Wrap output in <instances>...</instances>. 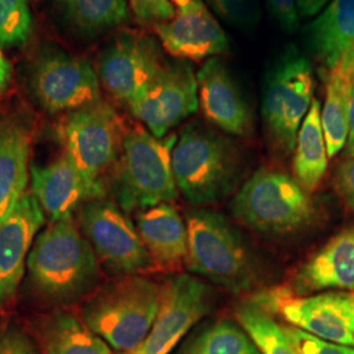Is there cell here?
<instances>
[{"label":"cell","instance_id":"836d02e7","mask_svg":"<svg viewBox=\"0 0 354 354\" xmlns=\"http://www.w3.org/2000/svg\"><path fill=\"white\" fill-rule=\"evenodd\" d=\"M0 354H37L23 330L15 327L0 329Z\"/></svg>","mask_w":354,"mask_h":354},{"label":"cell","instance_id":"d6a6232c","mask_svg":"<svg viewBox=\"0 0 354 354\" xmlns=\"http://www.w3.org/2000/svg\"><path fill=\"white\" fill-rule=\"evenodd\" d=\"M268 11L281 29L292 33L298 28V11L295 0H266Z\"/></svg>","mask_w":354,"mask_h":354},{"label":"cell","instance_id":"603a6c76","mask_svg":"<svg viewBox=\"0 0 354 354\" xmlns=\"http://www.w3.org/2000/svg\"><path fill=\"white\" fill-rule=\"evenodd\" d=\"M64 26L83 38H93L125 24L130 0H53Z\"/></svg>","mask_w":354,"mask_h":354},{"label":"cell","instance_id":"ffe728a7","mask_svg":"<svg viewBox=\"0 0 354 354\" xmlns=\"http://www.w3.org/2000/svg\"><path fill=\"white\" fill-rule=\"evenodd\" d=\"M354 291V228L344 230L299 268L292 291Z\"/></svg>","mask_w":354,"mask_h":354},{"label":"cell","instance_id":"4fadbf2b","mask_svg":"<svg viewBox=\"0 0 354 354\" xmlns=\"http://www.w3.org/2000/svg\"><path fill=\"white\" fill-rule=\"evenodd\" d=\"M253 304L269 313H277L292 327L320 340L354 346V333L346 311V292L307 297L281 288L257 295Z\"/></svg>","mask_w":354,"mask_h":354},{"label":"cell","instance_id":"ba28073f","mask_svg":"<svg viewBox=\"0 0 354 354\" xmlns=\"http://www.w3.org/2000/svg\"><path fill=\"white\" fill-rule=\"evenodd\" d=\"M125 134L120 115L102 99L68 112L61 127L64 153L86 176L102 184L120 158Z\"/></svg>","mask_w":354,"mask_h":354},{"label":"cell","instance_id":"1f68e13d","mask_svg":"<svg viewBox=\"0 0 354 354\" xmlns=\"http://www.w3.org/2000/svg\"><path fill=\"white\" fill-rule=\"evenodd\" d=\"M130 8L143 24H159L175 16L171 0H130Z\"/></svg>","mask_w":354,"mask_h":354},{"label":"cell","instance_id":"d590c367","mask_svg":"<svg viewBox=\"0 0 354 354\" xmlns=\"http://www.w3.org/2000/svg\"><path fill=\"white\" fill-rule=\"evenodd\" d=\"M3 50L4 49L0 45V95H4L8 91L13 80L12 64Z\"/></svg>","mask_w":354,"mask_h":354},{"label":"cell","instance_id":"8d00e7d4","mask_svg":"<svg viewBox=\"0 0 354 354\" xmlns=\"http://www.w3.org/2000/svg\"><path fill=\"white\" fill-rule=\"evenodd\" d=\"M330 0H295L298 15L304 19L313 17L320 12Z\"/></svg>","mask_w":354,"mask_h":354},{"label":"cell","instance_id":"7402d4cb","mask_svg":"<svg viewBox=\"0 0 354 354\" xmlns=\"http://www.w3.org/2000/svg\"><path fill=\"white\" fill-rule=\"evenodd\" d=\"M32 130L20 117L0 121V223L26 193Z\"/></svg>","mask_w":354,"mask_h":354},{"label":"cell","instance_id":"9c48e42d","mask_svg":"<svg viewBox=\"0 0 354 354\" xmlns=\"http://www.w3.org/2000/svg\"><path fill=\"white\" fill-rule=\"evenodd\" d=\"M77 221L99 261L109 272L129 276L155 268L138 230L117 203L104 198L83 203Z\"/></svg>","mask_w":354,"mask_h":354},{"label":"cell","instance_id":"2e32d148","mask_svg":"<svg viewBox=\"0 0 354 354\" xmlns=\"http://www.w3.org/2000/svg\"><path fill=\"white\" fill-rule=\"evenodd\" d=\"M30 181L32 193L50 222L105 194L104 184L86 176L66 153L49 165H30Z\"/></svg>","mask_w":354,"mask_h":354},{"label":"cell","instance_id":"4316f807","mask_svg":"<svg viewBox=\"0 0 354 354\" xmlns=\"http://www.w3.org/2000/svg\"><path fill=\"white\" fill-rule=\"evenodd\" d=\"M236 317L263 354H299L286 328H282L260 306L241 304Z\"/></svg>","mask_w":354,"mask_h":354},{"label":"cell","instance_id":"8fae6325","mask_svg":"<svg viewBox=\"0 0 354 354\" xmlns=\"http://www.w3.org/2000/svg\"><path fill=\"white\" fill-rule=\"evenodd\" d=\"M165 64L162 46L155 38L138 32H124L104 48L97 75L114 100L129 106Z\"/></svg>","mask_w":354,"mask_h":354},{"label":"cell","instance_id":"9a60e30c","mask_svg":"<svg viewBox=\"0 0 354 354\" xmlns=\"http://www.w3.org/2000/svg\"><path fill=\"white\" fill-rule=\"evenodd\" d=\"M175 16L155 32L162 48L177 59L203 61L227 50L228 38L203 0H171Z\"/></svg>","mask_w":354,"mask_h":354},{"label":"cell","instance_id":"7a4b0ae2","mask_svg":"<svg viewBox=\"0 0 354 354\" xmlns=\"http://www.w3.org/2000/svg\"><path fill=\"white\" fill-rule=\"evenodd\" d=\"M162 285L138 274L120 276L95 291L82 307L93 333L113 349L133 352L150 333L159 310Z\"/></svg>","mask_w":354,"mask_h":354},{"label":"cell","instance_id":"e575fe53","mask_svg":"<svg viewBox=\"0 0 354 354\" xmlns=\"http://www.w3.org/2000/svg\"><path fill=\"white\" fill-rule=\"evenodd\" d=\"M336 187L346 205L354 210V156L342 162L336 172Z\"/></svg>","mask_w":354,"mask_h":354},{"label":"cell","instance_id":"277c9868","mask_svg":"<svg viewBox=\"0 0 354 354\" xmlns=\"http://www.w3.org/2000/svg\"><path fill=\"white\" fill-rule=\"evenodd\" d=\"M177 189L194 206L221 203L235 188L241 160L230 140L201 124L185 127L172 149Z\"/></svg>","mask_w":354,"mask_h":354},{"label":"cell","instance_id":"d6986e66","mask_svg":"<svg viewBox=\"0 0 354 354\" xmlns=\"http://www.w3.org/2000/svg\"><path fill=\"white\" fill-rule=\"evenodd\" d=\"M308 50L328 71L354 76V0H330L306 28Z\"/></svg>","mask_w":354,"mask_h":354},{"label":"cell","instance_id":"ac0fdd59","mask_svg":"<svg viewBox=\"0 0 354 354\" xmlns=\"http://www.w3.org/2000/svg\"><path fill=\"white\" fill-rule=\"evenodd\" d=\"M198 105L205 117L228 134L248 137L252 114L226 64L209 58L197 73Z\"/></svg>","mask_w":354,"mask_h":354},{"label":"cell","instance_id":"f1b7e54d","mask_svg":"<svg viewBox=\"0 0 354 354\" xmlns=\"http://www.w3.org/2000/svg\"><path fill=\"white\" fill-rule=\"evenodd\" d=\"M33 33L28 0H0V45L3 49L26 46Z\"/></svg>","mask_w":354,"mask_h":354},{"label":"cell","instance_id":"8992f818","mask_svg":"<svg viewBox=\"0 0 354 354\" xmlns=\"http://www.w3.org/2000/svg\"><path fill=\"white\" fill-rule=\"evenodd\" d=\"M314 88L310 61L295 46L285 48L266 73L261 97L266 137L276 151L289 155L295 149Z\"/></svg>","mask_w":354,"mask_h":354},{"label":"cell","instance_id":"d4e9b609","mask_svg":"<svg viewBox=\"0 0 354 354\" xmlns=\"http://www.w3.org/2000/svg\"><path fill=\"white\" fill-rule=\"evenodd\" d=\"M41 342L45 354H112L102 337L67 311H58L44 323Z\"/></svg>","mask_w":354,"mask_h":354},{"label":"cell","instance_id":"6da1fadb","mask_svg":"<svg viewBox=\"0 0 354 354\" xmlns=\"http://www.w3.org/2000/svg\"><path fill=\"white\" fill-rule=\"evenodd\" d=\"M26 266L36 290L54 302H74L100 279L99 259L73 215L51 222L38 235Z\"/></svg>","mask_w":354,"mask_h":354},{"label":"cell","instance_id":"30bf717a","mask_svg":"<svg viewBox=\"0 0 354 354\" xmlns=\"http://www.w3.org/2000/svg\"><path fill=\"white\" fill-rule=\"evenodd\" d=\"M97 71L88 59L61 49L48 48L33 61L29 88L48 113H68L102 100Z\"/></svg>","mask_w":354,"mask_h":354},{"label":"cell","instance_id":"5b68a950","mask_svg":"<svg viewBox=\"0 0 354 354\" xmlns=\"http://www.w3.org/2000/svg\"><path fill=\"white\" fill-rule=\"evenodd\" d=\"M190 272L234 292L252 289L257 266L241 234L223 215L198 209L187 214Z\"/></svg>","mask_w":354,"mask_h":354},{"label":"cell","instance_id":"e0dca14e","mask_svg":"<svg viewBox=\"0 0 354 354\" xmlns=\"http://www.w3.org/2000/svg\"><path fill=\"white\" fill-rule=\"evenodd\" d=\"M44 221V209L35 194L26 192L0 223V302L10 301L16 294Z\"/></svg>","mask_w":354,"mask_h":354},{"label":"cell","instance_id":"7c38bea8","mask_svg":"<svg viewBox=\"0 0 354 354\" xmlns=\"http://www.w3.org/2000/svg\"><path fill=\"white\" fill-rule=\"evenodd\" d=\"M214 292L201 279L175 274L162 285L159 310L151 330L136 354H168L180 339L213 307Z\"/></svg>","mask_w":354,"mask_h":354},{"label":"cell","instance_id":"ab89813d","mask_svg":"<svg viewBox=\"0 0 354 354\" xmlns=\"http://www.w3.org/2000/svg\"><path fill=\"white\" fill-rule=\"evenodd\" d=\"M121 354H136V353H134V352H124V353H121Z\"/></svg>","mask_w":354,"mask_h":354},{"label":"cell","instance_id":"74e56055","mask_svg":"<svg viewBox=\"0 0 354 354\" xmlns=\"http://www.w3.org/2000/svg\"><path fill=\"white\" fill-rule=\"evenodd\" d=\"M348 153L349 156H354V83L349 102V114H348Z\"/></svg>","mask_w":354,"mask_h":354},{"label":"cell","instance_id":"4dcf8cb0","mask_svg":"<svg viewBox=\"0 0 354 354\" xmlns=\"http://www.w3.org/2000/svg\"><path fill=\"white\" fill-rule=\"evenodd\" d=\"M299 354H354L353 346L324 342L298 328H286Z\"/></svg>","mask_w":354,"mask_h":354},{"label":"cell","instance_id":"44dd1931","mask_svg":"<svg viewBox=\"0 0 354 354\" xmlns=\"http://www.w3.org/2000/svg\"><path fill=\"white\" fill-rule=\"evenodd\" d=\"M137 230L153 266L178 272L188 254L187 223L171 203H159L137 214Z\"/></svg>","mask_w":354,"mask_h":354},{"label":"cell","instance_id":"83f0119b","mask_svg":"<svg viewBox=\"0 0 354 354\" xmlns=\"http://www.w3.org/2000/svg\"><path fill=\"white\" fill-rule=\"evenodd\" d=\"M181 354H263L239 326L222 320L205 329Z\"/></svg>","mask_w":354,"mask_h":354},{"label":"cell","instance_id":"cb8c5ba5","mask_svg":"<svg viewBox=\"0 0 354 354\" xmlns=\"http://www.w3.org/2000/svg\"><path fill=\"white\" fill-rule=\"evenodd\" d=\"M327 165L328 152L322 127V105L314 99L297 136L294 172L298 183L307 192H314L324 177Z\"/></svg>","mask_w":354,"mask_h":354},{"label":"cell","instance_id":"484cf974","mask_svg":"<svg viewBox=\"0 0 354 354\" xmlns=\"http://www.w3.org/2000/svg\"><path fill=\"white\" fill-rule=\"evenodd\" d=\"M354 76L328 71L326 76V102L322 109V127L328 158L342 151L348 140V114Z\"/></svg>","mask_w":354,"mask_h":354},{"label":"cell","instance_id":"3957f363","mask_svg":"<svg viewBox=\"0 0 354 354\" xmlns=\"http://www.w3.org/2000/svg\"><path fill=\"white\" fill-rule=\"evenodd\" d=\"M176 140L175 136L156 138L142 127L127 131L109 180L114 200L122 210L140 212L176 200L178 189L172 171Z\"/></svg>","mask_w":354,"mask_h":354},{"label":"cell","instance_id":"52a82bcc","mask_svg":"<svg viewBox=\"0 0 354 354\" xmlns=\"http://www.w3.org/2000/svg\"><path fill=\"white\" fill-rule=\"evenodd\" d=\"M231 210L247 227L270 235L298 231L314 215L307 190L277 169H260L247 180L234 197Z\"/></svg>","mask_w":354,"mask_h":354},{"label":"cell","instance_id":"5bb4252c","mask_svg":"<svg viewBox=\"0 0 354 354\" xmlns=\"http://www.w3.org/2000/svg\"><path fill=\"white\" fill-rule=\"evenodd\" d=\"M129 108L152 136L165 138L198 108V86L192 66L183 59L167 62Z\"/></svg>","mask_w":354,"mask_h":354},{"label":"cell","instance_id":"f546056e","mask_svg":"<svg viewBox=\"0 0 354 354\" xmlns=\"http://www.w3.org/2000/svg\"><path fill=\"white\" fill-rule=\"evenodd\" d=\"M228 26L241 32H252L261 19L260 0H206Z\"/></svg>","mask_w":354,"mask_h":354},{"label":"cell","instance_id":"f35d334b","mask_svg":"<svg viewBox=\"0 0 354 354\" xmlns=\"http://www.w3.org/2000/svg\"><path fill=\"white\" fill-rule=\"evenodd\" d=\"M346 311L349 317V326L354 333V291L346 292Z\"/></svg>","mask_w":354,"mask_h":354}]
</instances>
